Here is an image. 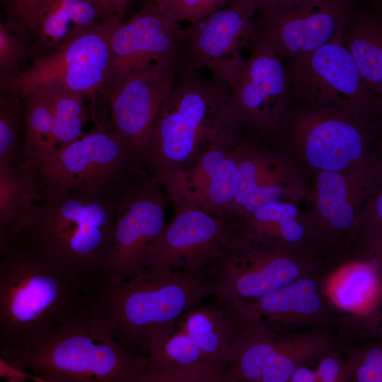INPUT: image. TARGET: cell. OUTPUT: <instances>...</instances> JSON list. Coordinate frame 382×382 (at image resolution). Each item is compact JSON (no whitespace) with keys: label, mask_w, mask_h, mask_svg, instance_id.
<instances>
[{"label":"cell","mask_w":382,"mask_h":382,"mask_svg":"<svg viewBox=\"0 0 382 382\" xmlns=\"http://www.w3.org/2000/svg\"><path fill=\"white\" fill-rule=\"evenodd\" d=\"M230 315L234 329L224 382H289L298 367L340 345L326 330L277 331Z\"/></svg>","instance_id":"cell-8"},{"label":"cell","mask_w":382,"mask_h":382,"mask_svg":"<svg viewBox=\"0 0 382 382\" xmlns=\"http://www.w3.org/2000/svg\"><path fill=\"white\" fill-rule=\"evenodd\" d=\"M378 127V123L341 109L304 103L286 111L277 129L311 168L337 172L372 160L370 150Z\"/></svg>","instance_id":"cell-7"},{"label":"cell","mask_w":382,"mask_h":382,"mask_svg":"<svg viewBox=\"0 0 382 382\" xmlns=\"http://www.w3.org/2000/svg\"><path fill=\"white\" fill-rule=\"evenodd\" d=\"M101 1L111 14L122 16L129 0H101Z\"/></svg>","instance_id":"cell-40"},{"label":"cell","mask_w":382,"mask_h":382,"mask_svg":"<svg viewBox=\"0 0 382 382\" xmlns=\"http://www.w3.org/2000/svg\"><path fill=\"white\" fill-rule=\"evenodd\" d=\"M177 323L208 359L225 366L230 363V340L234 322L225 308L204 306L191 309Z\"/></svg>","instance_id":"cell-29"},{"label":"cell","mask_w":382,"mask_h":382,"mask_svg":"<svg viewBox=\"0 0 382 382\" xmlns=\"http://www.w3.org/2000/svg\"><path fill=\"white\" fill-rule=\"evenodd\" d=\"M40 195L41 185L32 168L24 163L0 166V224L14 235L22 232Z\"/></svg>","instance_id":"cell-28"},{"label":"cell","mask_w":382,"mask_h":382,"mask_svg":"<svg viewBox=\"0 0 382 382\" xmlns=\"http://www.w3.org/2000/svg\"><path fill=\"white\" fill-rule=\"evenodd\" d=\"M177 320L144 333L146 365L141 382H224L226 366L208 359Z\"/></svg>","instance_id":"cell-24"},{"label":"cell","mask_w":382,"mask_h":382,"mask_svg":"<svg viewBox=\"0 0 382 382\" xmlns=\"http://www.w3.org/2000/svg\"><path fill=\"white\" fill-rule=\"evenodd\" d=\"M0 253V355L35 345L93 298L21 233Z\"/></svg>","instance_id":"cell-1"},{"label":"cell","mask_w":382,"mask_h":382,"mask_svg":"<svg viewBox=\"0 0 382 382\" xmlns=\"http://www.w3.org/2000/svg\"><path fill=\"white\" fill-rule=\"evenodd\" d=\"M232 0H173L164 7L175 22H194L224 7Z\"/></svg>","instance_id":"cell-35"},{"label":"cell","mask_w":382,"mask_h":382,"mask_svg":"<svg viewBox=\"0 0 382 382\" xmlns=\"http://www.w3.org/2000/svg\"><path fill=\"white\" fill-rule=\"evenodd\" d=\"M181 29L164 9L149 1L127 20L117 16L110 35L111 73L173 60Z\"/></svg>","instance_id":"cell-22"},{"label":"cell","mask_w":382,"mask_h":382,"mask_svg":"<svg viewBox=\"0 0 382 382\" xmlns=\"http://www.w3.org/2000/svg\"><path fill=\"white\" fill-rule=\"evenodd\" d=\"M238 140L218 142L188 165L155 179L174 205H190L224 220L238 183Z\"/></svg>","instance_id":"cell-20"},{"label":"cell","mask_w":382,"mask_h":382,"mask_svg":"<svg viewBox=\"0 0 382 382\" xmlns=\"http://www.w3.org/2000/svg\"><path fill=\"white\" fill-rule=\"evenodd\" d=\"M257 10L252 0H232L182 28L173 59L175 75L207 69L227 83L245 61L241 50L252 35Z\"/></svg>","instance_id":"cell-12"},{"label":"cell","mask_w":382,"mask_h":382,"mask_svg":"<svg viewBox=\"0 0 382 382\" xmlns=\"http://www.w3.org/2000/svg\"><path fill=\"white\" fill-rule=\"evenodd\" d=\"M257 9L263 7H272L291 5L315 0H252Z\"/></svg>","instance_id":"cell-39"},{"label":"cell","mask_w":382,"mask_h":382,"mask_svg":"<svg viewBox=\"0 0 382 382\" xmlns=\"http://www.w3.org/2000/svg\"><path fill=\"white\" fill-rule=\"evenodd\" d=\"M148 1L156 4V5L159 6L160 7H164L165 6H166L167 4H168L169 3L173 1V0H148Z\"/></svg>","instance_id":"cell-42"},{"label":"cell","mask_w":382,"mask_h":382,"mask_svg":"<svg viewBox=\"0 0 382 382\" xmlns=\"http://www.w3.org/2000/svg\"><path fill=\"white\" fill-rule=\"evenodd\" d=\"M21 137V98L0 93V166H12L11 158Z\"/></svg>","instance_id":"cell-33"},{"label":"cell","mask_w":382,"mask_h":382,"mask_svg":"<svg viewBox=\"0 0 382 382\" xmlns=\"http://www.w3.org/2000/svg\"><path fill=\"white\" fill-rule=\"evenodd\" d=\"M36 54L32 42L0 18V93L11 91L16 76Z\"/></svg>","instance_id":"cell-31"},{"label":"cell","mask_w":382,"mask_h":382,"mask_svg":"<svg viewBox=\"0 0 382 382\" xmlns=\"http://www.w3.org/2000/svg\"><path fill=\"white\" fill-rule=\"evenodd\" d=\"M226 82L201 73L177 74L141 156L154 179L184 167L211 145L236 141Z\"/></svg>","instance_id":"cell-3"},{"label":"cell","mask_w":382,"mask_h":382,"mask_svg":"<svg viewBox=\"0 0 382 382\" xmlns=\"http://www.w3.org/2000/svg\"><path fill=\"white\" fill-rule=\"evenodd\" d=\"M175 80L173 60L147 68L111 73L100 93L108 100L112 128L139 163L159 111Z\"/></svg>","instance_id":"cell-13"},{"label":"cell","mask_w":382,"mask_h":382,"mask_svg":"<svg viewBox=\"0 0 382 382\" xmlns=\"http://www.w3.org/2000/svg\"><path fill=\"white\" fill-rule=\"evenodd\" d=\"M79 0H41L26 30L36 56L56 48L71 33V10Z\"/></svg>","instance_id":"cell-30"},{"label":"cell","mask_w":382,"mask_h":382,"mask_svg":"<svg viewBox=\"0 0 382 382\" xmlns=\"http://www.w3.org/2000/svg\"><path fill=\"white\" fill-rule=\"evenodd\" d=\"M349 374L340 344L298 367L289 382H347Z\"/></svg>","instance_id":"cell-32"},{"label":"cell","mask_w":382,"mask_h":382,"mask_svg":"<svg viewBox=\"0 0 382 382\" xmlns=\"http://www.w3.org/2000/svg\"><path fill=\"white\" fill-rule=\"evenodd\" d=\"M340 39L352 57L366 88L382 97V17L376 11H350Z\"/></svg>","instance_id":"cell-27"},{"label":"cell","mask_w":382,"mask_h":382,"mask_svg":"<svg viewBox=\"0 0 382 382\" xmlns=\"http://www.w3.org/2000/svg\"><path fill=\"white\" fill-rule=\"evenodd\" d=\"M214 265L215 295L226 307L255 301L325 266L316 249L283 248L235 229Z\"/></svg>","instance_id":"cell-6"},{"label":"cell","mask_w":382,"mask_h":382,"mask_svg":"<svg viewBox=\"0 0 382 382\" xmlns=\"http://www.w3.org/2000/svg\"><path fill=\"white\" fill-rule=\"evenodd\" d=\"M346 352L349 381H382L381 340L349 347Z\"/></svg>","instance_id":"cell-34"},{"label":"cell","mask_w":382,"mask_h":382,"mask_svg":"<svg viewBox=\"0 0 382 382\" xmlns=\"http://www.w3.org/2000/svg\"><path fill=\"white\" fill-rule=\"evenodd\" d=\"M320 273L301 277L255 301L222 306L235 317L277 331H330L339 326L340 315L323 291Z\"/></svg>","instance_id":"cell-21"},{"label":"cell","mask_w":382,"mask_h":382,"mask_svg":"<svg viewBox=\"0 0 382 382\" xmlns=\"http://www.w3.org/2000/svg\"><path fill=\"white\" fill-rule=\"evenodd\" d=\"M340 33L316 50L289 60L285 70L291 93L304 103L336 108L378 123L381 98L364 83Z\"/></svg>","instance_id":"cell-10"},{"label":"cell","mask_w":382,"mask_h":382,"mask_svg":"<svg viewBox=\"0 0 382 382\" xmlns=\"http://www.w3.org/2000/svg\"><path fill=\"white\" fill-rule=\"evenodd\" d=\"M215 293V284L202 272L144 271L127 280L104 283L91 304L120 345L143 356L141 340L146 330L176 321Z\"/></svg>","instance_id":"cell-5"},{"label":"cell","mask_w":382,"mask_h":382,"mask_svg":"<svg viewBox=\"0 0 382 382\" xmlns=\"http://www.w3.org/2000/svg\"><path fill=\"white\" fill-rule=\"evenodd\" d=\"M117 16L76 29L56 48L35 57L16 76L11 91L22 97L54 84L86 99L93 98L112 71L110 35Z\"/></svg>","instance_id":"cell-9"},{"label":"cell","mask_w":382,"mask_h":382,"mask_svg":"<svg viewBox=\"0 0 382 382\" xmlns=\"http://www.w3.org/2000/svg\"><path fill=\"white\" fill-rule=\"evenodd\" d=\"M323 291L331 305L347 323H375L381 301V257L358 255L320 273Z\"/></svg>","instance_id":"cell-25"},{"label":"cell","mask_w":382,"mask_h":382,"mask_svg":"<svg viewBox=\"0 0 382 382\" xmlns=\"http://www.w3.org/2000/svg\"><path fill=\"white\" fill-rule=\"evenodd\" d=\"M234 227L226 220L190 205H175L169 224L151 245L145 271L202 273L222 255Z\"/></svg>","instance_id":"cell-17"},{"label":"cell","mask_w":382,"mask_h":382,"mask_svg":"<svg viewBox=\"0 0 382 382\" xmlns=\"http://www.w3.org/2000/svg\"><path fill=\"white\" fill-rule=\"evenodd\" d=\"M36 382H141L146 358L125 350L92 306L4 359Z\"/></svg>","instance_id":"cell-4"},{"label":"cell","mask_w":382,"mask_h":382,"mask_svg":"<svg viewBox=\"0 0 382 382\" xmlns=\"http://www.w3.org/2000/svg\"><path fill=\"white\" fill-rule=\"evenodd\" d=\"M21 98L23 163L29 167L84 134L88 115L83 96L47 84Z\"/></svg>","instance_id":"cell-19"},{"label":"cell","mask_w":382,"mask_h":382,"mask_svg":"<svg viewBox=\"0 0 382 382\" xmlns=\"http://www.w3.org/2000/svg\"><path fill=\"white\" fill-rule=\"evenodd\" d=\"M113 16L105 8L101 0H79L71 10L72 31L101 23Z\"/></svg>","instance_id":"cell-36"},{"label":"cell","mask_w":382,"mask_h":382,"mask_svg":"<svg viewBox=\"0 0 382 382\" xmlns=\"http://www.w3.org/2000/svg\"><path fill=\"white\" fill-rule=\"evenodd\" d=\"M131 161L112 128L94 129L42 158L33 169L42 186L108 197Z\"/></svg>","instance_id":"cell-11"},{"label":"cell","mask_w":382,"mask_h":382,"mask_svg":"<svg viewBox=\"0 0 382 382\" xmlns=\"http://www.w3.org/2000/svg\"><path fill=\"white\" fill-rule=\"evenodd\" d=\"M14 234L0 224V253L6 247V244Z\"/></svg>","instance_id":"cell-41"},{"label":"cell","mask_w":382,"mask_h":382,"mask_svg":"<svg viewBox=\"0 0 382 382\" xmlns=\"http://www.w3.org/2000/svg\"><path fill=\"white\" fill-rule=\"evenodd\" d=\"M41 0H10L7 6L8 25L25 37L27 25ZM27 39V38H26Z\"/></svg>","instance_id":"cell-37"},{"label":"cell","mask_w":382,"mask_h":382,"mask_svg":"<svg viewBox=\"0 0 382 382\" xmlns=\"http://www.w3.org/2000/svg\"><path fill=\"white\" fill-rule=\"evenodd\" d=\"M237 149L238 183L227 216L241 221L266 204L277 201L296 204L306 196V188L287 158L238 141Z\"/></svg>","instance_id":"cell-23"},{"label":"cell","mask_w":382,"mask_h":382,"mask_svg":"<svg viewBox=\"0 0 382 382\" xmlns=\"http://www.w3.org/2000/svg\"><path fill=\"white\" fill-rule=\"evenodd\" d=\"M381 167L371 160L352 168L317 172L308 195L318 246H338L357 231L361 210L379 188Z\"/></svg>","instance_id":"cell-18"},{"label":"cell","mask_w":382,"mask_h":382,"mask_svg":"<svg viewBox=\"0 0 382 382\" xmlns=\"http://www.w3.org/2000/svg\"><path fill=\"white\" fill-rule=\"evenodd\" d=\"M158 185L154 178L133 186L116 207L112 240L103 263L104 283L127 280L146 270L149 248L167 225Z\"/></svg>","instance_id":"cell-16"},{"label":"cell","mask_w":382,"mask_h":382,"mask_svg":"<svg viewBox=\"0 0 382 382\" xmlns=\"http://www.w3.org/2000/svg\"><path fill=\"white\" fill-rule=\"evenodd\" d=\"M116 207L107 196L44 187L26 228L29 241L93 296L104 283Z\"/></svg>","instance_id":"cell-2"},{"label":"cell","mask_w":382,"mask_h":382,"mask_svg":"<svg viewBox=\"0 0 382 382\" xmlns=\"http://www.w3.org/2000/svg\"><path fill=\"white\" fill-rule=\"evenodd\" d=\"M0 379L9 382H25L27 381L36 382L35 378L28 374L17 369L9 364L0 355Z\"/></svg>","instance_id":"cell-38"},{"label":"cell","mask_w":382,"mask_h":382,"mask_svg":"<svg viewBox=\"0 0 382 382\" xmlns=\"http://www.w3.org/2000/svg\"><path fill=\"white\" fill-rule=\"evenodd\" d=\"M236 230L290 249H318L315 228L309 214L296 204L272 202L241 219Z\"/></svg>","instance_id":"cell-26"},{"label":"cell","mask_w":382,"mask_h":382,"mask_svg":"<svg viewBox=\"0 0 382 382\" xmlns=\"http://www.w3.org/2000/svg\"><path fill=\"white\" fill-rule=\"evenodd\" d=\"M356 0H315L257 10L248 42L263 43L291 60L316 50L340 32Z\"/></svg>","instance_id":"cell-14"},{"label":"cell","mask_w":382,"mask_h":382,"mask_svg":"<svg viewBox=\"0 0 382 382\" xmlns=\"http://www.w3.org/2000/svg\"><path fill=\"white\" fill-rule=\"evenodd\" d=\"M250 48L249 58L227 83L229 113L239 132L263 135L276 131L291 93L281 59L263 43Z\"/></svg>","instance_id":"cell-15"}]
</instances>
